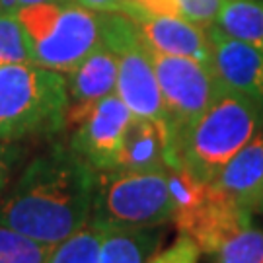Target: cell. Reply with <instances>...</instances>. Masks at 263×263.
<instances>
[{
	"label": "cell",
	"instance_id": "cell-1",
	"mask_svg": "<svg viewBox=\"0 0 263 263\" xmlns=\"http://www.w3.org/2000/svg\"><path fill=\"white\" fill-rule=\"evenodd\" d=\"M96 172L70 144L57 142L24 168L0 199V224L45 244H61L90 220Z\"/></svg>",
	"mask_w": 263,
	"mask_h": 263
},
{
	"label": "cell",
	"instance_id": "cell-2",
	"mask_svg": "<svg viewBox=\"0 0 263 263\" xmlns=\"http://www.w3.org/2000/svg\"><path fill=\"white\" fill-rule=\"evenodd\" d=\"M66 76L35 63L0 65V141L59 133L66 125Z\"/></svg>",
	"mask_w": 263,
	"mask_h": 263
},
{
	"label": "cell",
	"instance_id": "cell-3",
	"mask_svg": "<svg viewBox=\"0 0 263 263\" xmlns=\"http://www.w3.org/2000/svg\"><path fill=\"white\" fill-rule=\"evenodd\" d=\"M261 125V104L220 88L183 137L178 148V164L199 181L211 183Z\"/></svg>",
	"mask_w": 263,
	"mask_h": 263
},
{
	"label": "cell",
	"instance_id": "cell-4",
	"mask_svg": "<svg viewBox=\"0 0 263 263\" xmlns=\"http://www.w3.org/2000/svg\"><path fill=\"white\" fill-rule=\"evenodd\" d=\"M26 33L31 63L68 74L102 41L104 12L66 2H43L16 14Z\"/></svg>",
	"mask_w": 263,
	"mask_h": 263
},
{
	"label": "cell",
	"instance_id": "cell-5",
	"mask_svg": "<svg viewBox=\"0 0 263 263\" xmlns=\"http://www.w3.org/2000/svg\"><path fill=\"white\" fill-rule=\"evenodd\" d=\"M168 166L156 170L98 172L90 220L105 230L164 226L174 218Z\"/></svg>",
	"mask_w": 263,
	"mask_h": 263
},
{
	"label": "cell",
	"instance_id": "cell-6",
	"mask_svg": "<svg viewBox=\"0 0 263 263\" xmlns=\"http://www.w3.org/2000/svg\"><path fill=\"white\" fill-rule=\"evenodd\" d=\"M148 53L154 65L166 113V142L170 152L168 166H179V144L193 127V123L215 100L220 86L216 82L211 66L201 61L160 53L151 45Z\"/></svg>",
	"mask_w": 263,
	"mask_h": 263
},
{
	"label": "cell",
	"instance_id": "cell-7",
	"mask_svg": "<svg viewBox=\"0 0 263 263\" xmlns=\"http://www.w3.org/2000/svg\"><path fill=\"white\" fill-rule=\"evenodd\" d=\"M102 41L117 55V96L135 117L154 121L166 137V113L160 86L148 43L142 39L137 24L123 12H104Z\"/></svg>",
	"mask_w": 263,
	"mask_h": 263
},
{
	"label": "cell",
	"instance_id": "cell-8",
	"mask_svg": "<svg viewBox=\"0 0 263 263\" xmlns=\"http://www.w3.org/2000/svg\"><path fill=\"white\" fill-rule=\"evenodd\" d=\"M131 119L133 113L117 92L105 96L72 123L74 133L70 137V148L78 152L96 172L117 170L123 137Z\"/></svg>",
	"mask_w": 263,
	"mask_h": 263
},
{
	"label": "cell",
	"instance_id": "cell-9",
	"mask_svg": "<svg viewBox=\"0 0 263 263\" xmlns=\"http://www.w3.org/2000/svg\"><path fill=\"white\" fill-rule=\"evenodd\" d=\"M252 213L209 183L203 197L193 207L178 211L172 220L199 246L201 254L215 255L232 236L252 224Z\"/></svg>",
	"mask_w": 263,
	"mask_h": 263
},
{
	"label": "cell",
	"instance_id": "cell-10",
	"mask_svg": "<svg viewBox=\"0 0 263 263\" xmlns=\"http://www.w3.org/2000/svg\"><path fill=\"white\" fill-rule=\"evenodd\" d=\"M211 70L220 88L263 105V51L209 26Z\"/></svg>",
	"mask_w": 263,
	"mask_h": 263
},
{
	"label": "cell",
	"instance_id": "cell-11",
	"mask_svg": "<svg viewBox=\"0 0 263 263\" xmlns=\"http://www.w3.org/2000/svg\"><path fill=\"white\" fill-rule=\"evenodd\" d=\"M127 16L137 24L142 39L160 53L189 57L209 65L211 63V41L209 31L181 16L172 14H151L146 10L133 8Z\"/></svg>",
	"mask_w": 263,
	"mask_h": 263
},
{
	"label": "cell",
	"instance_id": "cell-12",
	"mask_svg": "<svg viewBox=\"0 0 263 263\" xmlns=\"http://www.w3.org/2000/svg\"><path fill=\"white\" fill-rule=\"evenodd\" d=\"M66 76L68 111L66 125L76 123L96 102L115 92L117 86V55L109 45L100 41L96 49Z\"/></svg>",
	"mask_w": 263,
	"mask_h": 263
},
{
	"label": "cell",
	"instance_id": "cell-13",
	"mask_svg": "<svg viewBox=\"0 0 263 263\" xmlns=\"http://www.w3.org/2000/svg\"><path fill=\"white\" fill-rule=\"evenodd\" d=\"M211 185L246 209H257L263 193V125L218 172Z\"/></svg>",
	"mask_w": 263,
	"mask_h": 263
},
{
	"label": "cell",
	"instance_id": "cell-14",
	"mask_svg": "<svg viewBox=\"0 0 263 263\" xmlns=\"http://www.w3.org/2000/svg\"><path fill=\"white\" fill-rule=\"evenodd\" d=\"M170 152L164 131L151 119L133 115L123 137L117 170H156L168 166Z\"/></svg>",
	"mask_w": 263,
	"mask_h": 263
},
{
	"label": "cell",
	"instance_id": "cell-15",
	"mask_svg": "<svg viewBox=\"0 0 263 263\" xmlns=\"http://www.w3.org/2000/svg\"><path fill=\"white\" fill-rule=\"evenodd\" d=\"M162 226L137 230H107L98 263H146L158 252Z\"/></svg>",
	"mask_w": 263,
	"mask_h": 263
},
{
	"label": "cell",
	"instance_id": "cell-16",
	"mask_svg": "<svg viewBox=\"0 0 263 263\" xmlns=\"http://www.w3.org/2000/svg\"><path fill=\"white\" fill-rule=\"evenodd\" d=\"M213 26L263 51V0H224Z\"/></svg>",
	"mask_w": 263,
	"mask_h": 263
},
{
	"label": "cell",
	"instance_id": "cell-17",
	"mask_svg": "<svg viewBox=\"0 0 263 263\" xmlns=\"http://www.w3.org/2000/svg\"><path fill=\"white\" fill-rule=\"evenodd\" d=\"M105 232L104 226L88 220L80 230L55 246L47 263H98Z\"/></svg>",
	"mask_w": 263,
	"mask_h": 263
},
{
	"label": "cell",
	"instance_id": "cell-18",
	"mask_svg": "<svg viewBox=\"0 0 263 263\" xmlns=\"http://www.w3.org/2000/svg\"><path fill=\"white\" fill-rule=\"evenodd\" d=\"M55 246L0 224V263H47Z\"/></svg>",
	"mask_w": 263,
	"mask_h": 263
},
{
	"label": "cell",
	"instance_id": "cell-19",
	"mask_svg": "<svg viewBox=\"0 0 263 263\" xmlns=\"http://www.w3.org/2000/svg\"><path fill=\"white\" fill-rule=\"evenodd\" d=\"M215 255L216 263H263V228L246 226Z\"/></svg>",
	"mask_w": 263,
	"mask_h": 263
},
{
	"label": "cell",
	"instance_id": "cell-20",
	"mask_svg": "<svg viewBox=\"0 0 263 263\" xmlns=\"http://www.w3.org/2000/svg\"><path fill=\"white\" fill-rule=\"evenodd\" d=\"M31 63L26 33L16 16H0V65Z\"/></svg>",
	"mask_w": 263,
	"mask_h": 263
},
{
	"label": "cell",
	"instance_id": "cell-21",
	"mask_svg": "<svg viewBox=\"0 0 263 263\" xmlns=\"http://www.w3.org/2000/svg\"><path fill=\"white\" fill-rule=\"evenodd\" d=\"M199 246L187 234L179 232V236L168 248L158 250L146 263H199Z\"/></svg>",
	"mask_w": 263,
	"mask_h": 263
},
{
	"label": "cell",
	"instance_id": "cell-22",
	"mask_svg": "<svg viewBox=\"0 0 263 263\" xmlns=\"http://www.w3.org/2000/svg\"><path fill=\"white\" fill-rule=\"evenodd\" d=\"M224 0H176L178 14L197 26L209 28L216 20V14Z\"/></svg>",
	"mask_w": 263,
	"mask_h": 263
},
{
	"label": "cell",
	"instance_id": "cell-23",
	"mask_svg": "<svg viewBox=\"0 0 263 263\" xmlns=\"http://www.w3.org/2000/svg\"><path fill=\"white\" fill-rule=\"evenodd\" d=\"M74 2L94 12H123V14H127L135 4V0H74Z\"/></svg>",
	"mask_w": 263,
	"mask_h": 263
},
{
	"label": "cell",
	"instance_id": "cell-24",
	"mask_svg": "<svg viewBox=\"0 0 263 263\" xmlns=\"http://www.w3.org/2000/svg\"><path fill=\"white\" fill-rule=\"evenodd\" d=\"M12 160H14V152H12V148L6 146V142L4 141H0V191H2L4 183H6Z\"/></svg>",
	"mask_w": 263,
	"mask_h": 263
},
{
	"label": "cell",
	"instance_id": "cell-25",
	"mask_svg": "<svg viewBox=\"0 0 263 263\" xmlns=\"http://www.w3.org/2000/svg\"><path fill=\"white\" fill-rule=\"evenodd\" d=\"M20 8L18 0H0V16H16Z\"/></svg>",
	"mask_w": 263,
	"mask_h": 263
},
{
	"label": "cell",
	"instance_id": "cell-26",
	"mask_svg": "<svg viewBox=\"0 0 263 263\" xmlns=\"http://www.w3.org/2000/svg\"><path fill=\"white\" fill-rule=\"evenodd\" d=\"M20 6H31V4H43V2H66V0H18Z\"/></svg>",
	"mask_w": 263,
	"mask_h": 263
},
{
	"label": "cell",
	"instance_id": "cell-27",
	"mask_svg": "<svg viewBox=\"0 0 263 263\" xmlns=\"http://www.w3.org/2000/svg\"><path fill=\"white\" fill-rule=\"evenodd\" d=\"M259 209L263 211V193H261V201H259Z\"/></svg>",
	"mask_w": 263,
	"mask_h": 263
}]
</instances>
